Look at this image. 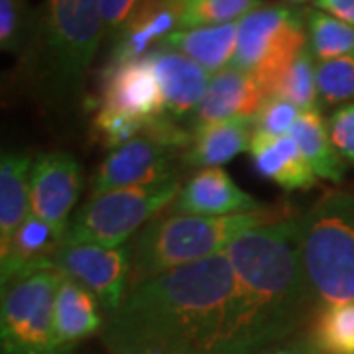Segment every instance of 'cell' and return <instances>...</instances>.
I'll list each match as a JSON object with an SVG mask.
<instances>
[{"label": "cell", "instance_id": "4fadbf2b", "mask_svg": "<svg viewBox=\"0 0 354 354\" xmlns=\"http://www.w3.org/2000/svg\"><path fill=\"white\" fill-rule=\"evenodd\" d=\"M301 24H305L304 10L288 4H260L239 22L236 51L230 67L252 73L286 34Z\"/></svg>", "mask_w": 354, "mask_h": 354}, {"label": "cell", "instance_id": "2e32d148", "mask_svg": "<svg viewBox=\"0 0 354 354\" xmlns=\"http://www.w3.org/2000/svg\"><path fill=\"white\" fill-rule=\"evenodd\" d=\"M264 101V91L252 73L227 67L211 77L205 99L193 114V120L195 127H199L232 118H254Z\"/></svg>", "mask_w": 354, "mask_h": 354}, {"label": "cell", "instance_id": "83f0119b", "mask_svg": "<svg viewBox=\"0 0 354 354\" xmlns=\"http://www.w3.org/2000/svg\"><path fill=\"white\" fill-rule=\"evenodd\" d=\"M272 97L295 104L301 113L319 109V91H317V64L315 55L307 46L297 59L291 64L288 73L279 81L278 88Z\"/></svg>", "mask_w": 354, "mask_h": 354}, {"label": "cell", "instance_id": "603a6c76", "mask_svg": "<svg viewBox=\"0 0 354 354\" xmlns=\"http://www.w3.org/2000/svg\"><path fill=\"white\" fill-rule=\"evenodd\" d=\"M290 136L295 140L307 164L311 165V169L319 179L341 183L344 177V160L335 150L330 142L329 128L325 124L319 109L299 114V118L291 128Z\"/></svg>", "mask_w": 354, "mask_h": 354}, {"label": "cell", "instance_id": "d590c367", "mask_svg": "<svg viewBox=\"0 0 354 354\" xmlns=\"http://www.w3.org/2000/svg\"><path fill=\"white\" fill-rule=\"evenodd\" d=\"M286 4H305V2H317V0H281Z\"/></svg>", "mask_w": 354, "mask_h": 354}, {"label": "cell", "instance_id": "30bf717a", "mask_svg": "<svg viewBox=\"0 0 354 354\" xmlns=\"http://www.w3.org/2000/svg\"><path fill=\"white\" fill-rule=\"evenodd\" d=\"M83 191V169L71 153H39L30 174V215L67 239L69 215Z\"/></svg>", "mask_w": 354, "mask_h": 354}, {"label": "cell", "instance_id": "7a4b0ae2", "mask_svg": "<svg viewBox=\"0 0 354 354\" xmlns=\"http://www.w3.org/2000/svg\"><path fill=\"white\" fill-rule=\"evenodd\" d=\"M225 254L234 272V293L211 354H258L286 341L315 305L299 216L250 228Z\"/></svg>", "mask_w": 354, "mask_h": 354}, {"label": "cell", "instance_id": "f546056e", "mask_svg": "<svg viewBox=\"0 0 354 354\" xmlns=\"http://www.w3.org/2000/svg\"><path fill=\"white\" fill-rule=\"evenodd\" d=\"M148 127L138 118H132L124 113H118L113 109L99 106V111L93 118V132L101 140L106 148H118L132 138L142 134V130Z\"/></svg>", "mask_w": 354, "mask_h": 354}, {"label": "cell", "instance_id": "d6986e66", "mask_svg": "<svg viewBox=\"0 0 354 354\" xmlns=\"http://www.w3.org/2000/svg\"><path fill=\"white\" fill-rule=\"evenodd\" d=\"M254 118H232L213 124H199L191 132L183 162L191 167H221L232 158L250 150Z\"/></svg>", "mask_w": 354, "mask_h": 354}, {"label": "cell", "instance_id": "ac0fdd59", "mask_svg": "<svg viewBox=\"0 0 354 354\" xmlns=\"http://www.w3.org/2000/svg\"><path fill=\"white\" fill-rule=\"evenodd\" d=\"M176 30H179V14L174 0L144 2L114 39L109 64H124L146 57L148 48H158Z\"/></svg>", "mask_w": 354, "mask_h": 354}, {"label": "cell", "instance_id": "7c38bea8", "mask_svg": "<svg viewBox=\"0 0 354 354\" xmlns=\"http://www.w3.org/2000/svg\"><path fill=\"white\" fill-rule=\"evenodd\" d=\"M262 209H266L264 203L242 191L223 167H205L181 187L177 199L165 213L227 216Z\"/></svg>", "mask_w": 354, "mask_h": 354}, {"label": "cell", "instance_id": "9c48e42d", "mask_svg": "<svg viewBox=\"0 0 354 354\" xmlns=\"http://www.w3.org/2000/svg\"><path fill=\"white\" fill-rule=\"evenodd\" d=\"M51 268L85 286L111 315L130 290V246L64 244L51 258Z\"/></svg>", "mask_w": 354, "mask_h": 354}, {"label": "cell", "instance_id": "277c9868", "mask_svg": "<svg viewBox=\"0 0 354 354\" xmlns=\"http://www.w3.org/2000/svg\"><path fill=\"white\" fill-rule=\"evenodd\" d=\"M104 36L99 0H44L30 64L55 102H73Z\"/></svg>", "mask_w": 354, "mask_h": 354}, {"label": "cell", "instance_id": "e575fe53", "mask_svg": "<svg viewBox=\"0 0 354 354\" xmlns=\"http://www.w3.org/2000/svg\"><path fill=\"white\" fill-rule=\"evenodd\" d=\"M258 354H319L317 353L315 344L311 339H299V341H290V342H278L270 348H266L262 353Z\"/></svg>", "mask_w": 354, "mask_h": 354}, {"label": "cell", "instance_id": "9a60e30c", "mask_svg": "<svg viewBox=\"0 0 354 354\" xmlns=\"http://www.w3.org/2000/svg\"><path fill=\"white\" fill-rule=\"evenodd\" d=\"M248 153L256 174L276 183L279 189L309 191L317 185L319 177L290 134L272 136L254 130Z\"/></svg>", "mask_w": 354, "mask_h": 354}, {"label": "cell", "instance_id": "ba28073f", "mask_svg": "<svg viewBox=\"0 0 354 354\" xmlns=\"http://www.w3.org/2000/svg\"><path fill=\"white\" fill-rule=\"evenodd\" d=\"M191 134L164 116L150 122L136 138L114 148L91 179V197L116 189L144 187L165 181L174 174V158L187 150Z\"/></svg>", "mask_w": 354, "mask_h": 354}, {"label": "cell", "instance_id": "836d02e7", "mask_svg": "<svg viewBox=\"0 0 354 354\" xmlns=\"http://www.w3.org/2000/svg\"><path fill=\"white\" fill-rule=\"evenodd\" d=\"M317 8L354 26V0H317Z\"/></svg>", "mask_w": 354, "mask_h": 354}, {"label": "cell", "instance_id": "44dd1931", "mask_svg": "<svg viewBox=\"0 0 354 354\" xmlns=\"http://www.w3.org/2000/svg\"><path fill=\"white\" fill-rule=\"evenodd\" d=\"M236 39H239V22H232V24L176 30L158 48L177 51L189 57L191 62L201 65L211 75H215L232 64Z\"/></svg>", "mask_w": 354, "mask_h": 354}, {"label": "cell", "instance_id": "7402d4cb", "mask_svg": "<svg viewBox=\"0 0 354 354\" xmlns=\"http://www.w3.org/2000/svg\"><path fill=\"white\" fill-rule=\"evenodd\" d=\"M28 152H4L0 160V254L8 250L14 234L30 215V174Z\"/></svg>", "mask_w": 354, "mask_h": 354}, {"label": "cell", "instance_id": "4316f807", "mask_svg": "<svg viewBox=\"0 0 354 354\" xmlns=\"http://www.w3.org/2000/svg\"><path fill=\"white\" fill-rule=\"evenodd\" d=\"M36 18L28 0H0V50L26 64L34 46Z\"/></svg>", "mask_w": 354, "mask_h": 354}, {"label": "cell", "instance_id": "d4e9b609", "mask_svg": "<svg viewBox=\"0 0 354 354\" xmlns=\"http://www.w3.org/2000/svg\"><path fill=\"white\" fill-rule=\"evenodd\" d=\"M309 48L317 62L354 55V26L323 10H305Z\"/></svg>", "mask_w": 354, "mask_h": 354}, {"label": "cell", "instance_id": "ffe728a7", "mask_svg": "<svg viewBox=\"0 0 354 354\" xmlns=\"http://www.w3.org/2000/svg\"><path fill=\"white\" fill-rule=\"evenodd\" d=\"M65 244V234L34 215L26 216L8 250L0 254V283H8L26 270L51 268V258Z\"/></svg>", "mask_w": 354, "mask_h": 354}, {"label": "cell", "instance_id": "484cf974", "mask_svg": "<svg viewBox=\"0 0 354 354\" xmlns=\"http://www.w3.org/2000/svg\"><path fill=\"white\" fill-rule=\"evenodd\" d=\"M179 30L241 22L260 6V0H174Z\"/></svg>", "mask_w": 354, "mask_h": 354}, {"label": "cell", "instance_id": "f1b7e54d", "mask_svg": "<svg viewBox=\"0 0 354 354\" xmlns=\"http://www.w3.org/2000/svg\"><path fill=\"white\" fill-rule=\"evenodd\" d=\"M317 91L323 104L354 102V55L317 62Z\"/></svg>", "mask_w": 354, "mask_h": 354}, {"label": "cell", "instance_id": "4dcf8cb0", "mask_svg": "<svg viewBox=\"0 0 354 354\" xmlns=\"http://www.w3.org/2000/svg\"><path fill=\"white\" fill-rule=\"evenodd\" d=\"M299 114L301 111L295 104L278 97H268L254 114V130L272 136H286L291 132Z\"/></svg>", "mask_w": 354, "mask_h": 354}, {"label": "cell", "instance_id": "8fae6325", "mask_svg": "<svg viewBox=\"0 0 354 354\" xmlns=\"http://www.w3.org/2000/svg\"><path fill=\"white\" fill-rule=\"evenodd\" d=\"M99 102V106L124 113L144 124L167 116L164 95L148 55L124 64H106Z\"/></svg>", "mask_w": 354, "mask_h": 354}, {"label": "cell", "instance_id": "1f68e13d", "mask_svg": "<svg viewBox=\"0 0 354 354\" xmlns=\"http://www.w3.org/2000/svg\"><path fill=\"white\" fill-rule=\"evenodd\" d=\"M329 136L344 162L354 165V102L342 104L329 116Z\"/></svg>", "mask_w": 354, "mask_h": 354}, {"label": "cell", "instance_id": "cb8c5ba5", "mask_svg": "<svg viewBox=\"0 0 354 354\" xmlns=\"http://www.w3.org/2000/svg\"><path fill=\"white\" fill-rule=\"evenodd\" d=\"M311 341L319 354H354V301L321 305Z\"/></svg>", "mask_w": 354, "mask_h": 354}, {"label": "cell", "instance_id": "5bb4252c", "mask_svg": "<svg viewBox=\"0 0 354 354\" xmlns=\"http://www.w3.org/2000/svg\"><path fill=\"white\" fill-rule=\"evenodd\" d=\"M162 88L165 113L174 120L195 114L211 83V73L174 50L156 48L148 53Z\"/></svg>", "mask_w": 354, "mask_h": 354}, {"label": "cell", "instance_id": "d6a6232c", "mask_svg": "<svg viewBox=\"0 0 354 354\" xmlns=\"http://www.w3.org/2000/svg\"><path fill=\"white\" fill-rule=\"evenodd\" d=\"M99 2H101L102 22H104V36L116 39L128 24V20L148 0H99Z\"/></svg>", "mask_w": 354, "mask_h": 354}, {"label": "cell", "instance_id": "6da1fadb", "mask_svg": "<svg viewBox=\"0 0 354 354\" xmlns=\"http://www.w3.org/2000/svg\"><path fill=\"white\" fill-rule=\"evenodd\" d=\"M234 293L225 252L181 266L128 290L102 341L113 354H211Z\"/></svg>", "mask_w": 354, "mask_h": 354}, {"label": "cell", "instance_id": "e0dca14e", "mask_svg": "<svg viewBox=\"0 0 354 354\" xmlns=\"http://www.w3.org/2000/svg\"><path fill=\"white\" fill-rule=\"evenodd\" d=\"M53 329L57 354H71L79 342L104 329L101 304L97 297L85 286L64 274L55 295Z\"/></svg>", "mask_w": 354, "mask_h": 354}, {"label": "cell", "instance_id": "8992f818", "mask_svg": "<svg viewBox=\"0 0 354 354\" xmlns=\"http://www.w3.org/2000/svg\"><path fill=\"white\" fill-rule=\"evenodd\" d=\"M179 191L181 181L169 177L153 185L88 197V201L71 216L65 244L124 246L148 223L174 205Z\"/></svg>", "mask_w": 354, "mask_h": 354}, {"label": "cell", "instance_id": "3957f363", "mask_svg": "<svg viewBox=\"0 0 354 354\" xmlns=\"http://www.w3.org/2000/svg\"><path fill=\"white\" fill-rule=\"evenodd\" d=\"M290 216L286 207L227 216L162 213L130 244V288L169 270L223 254L242 232Z\"/></svg>", "mask_w": 354, "mask_h": 354}, {"label": "cell", "instance_id": "52a82bcc", "mask_svg": "<svg viewBox=\"0 0 354 354\" xmlns=\"http://www.w3.org/2000/svg\"><path fill=\"white\" fill-rule=\"evenodd\" d=\"M62 272L34 268L2 286L0 353L57 354L53 309Z\"/></svg>", "mask_w": 354, "mask_h": 354}, {"label": "cell", "instance_id": "5b68a950", "mask_svg": "<svg viewBox=\"0 0 354 354\" xmlns=\"http://www.w3.org/2000/svg\"><path fill=\"white\" fill-rule=\"evenodd\" d=\"M299 239L315 305L354 301V189L325 193L299 216Z\"/></svg>", "mask_w": 354, "mask_h": 354}]
</instances>
